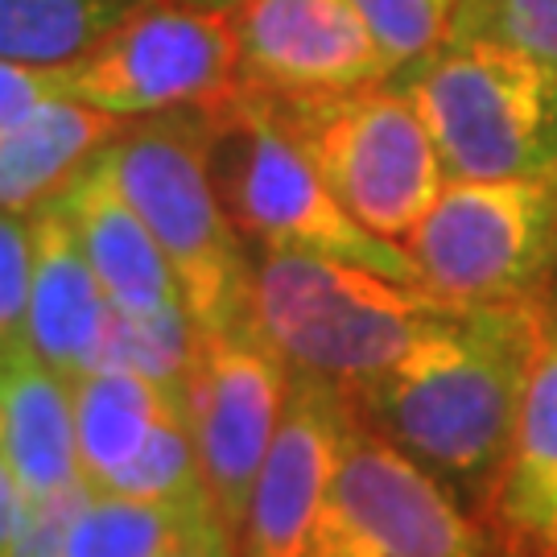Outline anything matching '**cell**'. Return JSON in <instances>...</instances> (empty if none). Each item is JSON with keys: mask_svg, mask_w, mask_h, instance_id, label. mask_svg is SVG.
Listing matches in <instances>:
<instances>
[{"mask_svg": "<svg viewBox=\"0 0 557 557\" xmlns=\"http://www.w3.org/2000/svg\"><path fill=\"white\" fill-rule=\"evenodd\" d=\"M554 314L541 301H467L384 376L347 393L363 425L418 458L462 504L496 499Z\"/></svg>", "mask_w": 557, "mask_h": 557, "instance_id": "6da1fadb", "label": "cell"}, {"mask_svg": "<svg viewBox=\"0 0 557 557\" xmlns=\"http://www.w3.org/2000/svg\"><path fill=\"white\" fill-rule=\"evenodd\" d=\"M467 301L425 285H400L343 260L260 252L252 269V322L294 372L356 393L397 368Z\"/></svg>", "mask_w": 557, "mask_h": 557, "instance_id": "7a4b0ae2", "label": "cell"}, {"mask_svg": "<svg viewBox=\"0 0 557 557\" xmlns=\"http://www.w3.org/2000/svg\"><path fill=\"white\" fill-rule=\"evenodd\" d=\"M100 161L161 244L199 335L252 319L257 264L211 178L202 108L124 120Z\"/></svg>", "mask_w": 557, "mask_h": 557, "instance_id": "3957f363", "label": "cell"}, {"mask_svg": "<svg viewBox=\"0 0 557 557\" xmlns=\"http://www.w3.org/2000/svg\"><path fill=\"white\" fill-rule=\"evenodd\" d=\"M202 116L215 190L239 236L260 244V252L343 260L400 285H421L409 248L368 232L335 199L264 91L239 83L227 100L207 103Z\"/></svg>", "mask_w": 557, "mask_h": 557, "instance_id": "277c9868", "label": "cell"}, {"mask_svg": "<svg viewBox=\"0 0 557 557\" xmlns=\"http://www.w3.org/2000/svg\"><path fill=\"white\" fill-rule=\"evenodd\" d=\"M446 178H557V66L496 41H455L393 75Z\"/></svg>", "mask_w": 557, "mask_h": 557, "instance_id": "5b68a950", "label": "cell"}, {"mask_svg": "<svg viewBox=\"0 0 557 557\" xmlns=\"http://www.w3.org/2000/svg\"><path fill=\"white\" fill-rule=\"evenodd\" d=\"M269 103L335 199L368 232L393 244L418 232L446 186V170L425 120L397 83L269 96Z\"/></svg>", "mask_w": 557, "mask_h": 557, "instance_id": "8992f818", "label": "cell"}, {"mask_svg": "<svg viewBox=\"0 0 557 557\" xmlns=\"http://www.w3.org/2000/svg\"><path fill=\"white\" fill-rule=\"evenodd\" d=\"M405 248L442 298L541 301L557 269V178H446Z\"/></svg>", "mask_w": 557, "mask_h": 557, "instance_id": "52a82bcc", "label": "cell"}, {"mask_svg": "<svg viewBox=\"0 0 557 557\" xmlns=\"http://www.w3.org/2000/svg\"><path fill=\"white\" fill-rule=\"evenodd\" d=\"M239 87L232 13L149 0L79 62L66 66L71 100L116 120H149L227 100Z\"/></svg>", "mask_w": 557, "mask_h": 557, "instance_id": "ba28073f", "label": "cell"}, {"mask_svg": "<svg viewBox=\"0 0 557 557\" xmlns=\"http://www.w3.org/2000/svg\"><path fill=\"white\" fill-rule=\"evenodd\" d=\"M314 557H492V541L442 479L356 413Z\"/></svg>", "mask_w": 557, "mask_h": 557, "instance_id": "9c48e42d", "label": "cell"}, {"mask_svg": "<svg viewBox=\"0 0 557 557\" xmlns=\"http://www.w3.org/2000/svg\"><path fill=\"white\" fill-rule=\"evenodd\" d=\"M289 393V363L252 319L199 335L186 372V418L215 512L239 537L260 462L273 446Z\"/></svg>", "mask_w": 557, "mask_h": 557, "instance_id": "30bf717a", "label": "cell"}, {"mask_svg": "<svg viewBox=\"0 0 557 557\" xmlns=\"http://www.w3.org/2000/svg\"><path fill=\"white\" fill-rule=\"evenodd\" d=\"M351 425L356 405L338 384L289 368L281 425L239 529V557H314L322 508Z\"/></svg>", "mask_w": 557, "mask_h": 557, "instance_id": "8fae6325", "label": "cell"}, {"mask_svg": "<svg viewBox=\"0 0 557 557\" xmlns=\"http://www.w3.org/2000/svg\"><path fill=\"white\" fill-rule=\"evenodd\" d=\"M232 29L239 83L269 96L356 91L397 75L356 0H244Z\"/></svg>", "mask_w": 557, "mask_h": 557, "instance_id": "7c38bea8", "label": "cell"}, {"mask_svg": "<svg viewBox=\"0 0 557 557\" xmlns=\"http://www.w3.org/2000/svg\"><path fill=\"white\" fill-rule=\"evenodd\" d=\"M29 223H34V289H29L25 338L59 376L79 380L83 372L103 363L116 310L83 252L66 207L59 199L41 202Z\"/></svg>", "mask_w": 557, "mask_h": 557, "instance_id": "4fadbf2b", "label": "cell"}, {"mask_svg": "<svg viewBox=\"0 0 557 557\" xmlns=\"http://www.w3.org/2000/svg\"><path fill=\"white\" fill-rule=\"evenodd\" d=\"M54 199L66 207V215L75 223V236H79L83 252L91 260L116 314L149 319V314H161L170 306H186L161 244L145 227L137 207L120 195V186L112 182L100 153L87 161Z\"/></svg>", "mask_w": 557, "mask_h": 557, "instance_id": "5bb4252c", "label": "cell"}, {"mask_svg": "<svg viewBox=\"0 0 557 557\" xmlns=\"http://www.w3.org/2000/svg\"><path fill=\"white\" fill-rule=\"evenodd\" d=\"M0 455L25 499L59 496L83 483L71 380L29 343L0 351Z\"/></svg>", "mask_w": 557, "mask_h": 557, "instance_id": "9a60e30c", "label": "cell"}, {"mask_svg": "<svg viewBox=\"0 0 557 557\" xmlns=\"http://www.w3.org/2000/svg\"><path fill=\"white\" fill-rule=\"evenodd\" d=\"M120 124L124 120L62 96L0 128V211L34 215L116 137Z\"/></svg>", "mask_w": 557, "mask_h": 557, "instance_id": "2e32d148", "label": "cell"}, {"mask_svg": "<svg viewBox=\"0 0 557 557\" xmlns=\"http://www.w3.org/2000/svg\"><path fill=\"white\" fill-rule=\"evenodd\" d=\"M496 520L517 549L557 554V319L541 347L512 455L499 475Z\"/></svg>", "mask_w": 557, "mask_h": 557, "instance_id": "e0dca14e", "label": "cell"}, {"mask_svg": "<svg viewBox=\"0 0 557 557\" xmlns=\"http://www.w3.org/2000/svg\"><path fill=\"white\" fill-rule=\"evenodd\" d=\"M75 397V438H79L83 483H103L140 455L165 409L186 388H161L133 368H91L71 380Z\"/></svg>", "mask_w": 557, "mask_h": 557, "instance_id": "ac0fdd59", "label": "cell"}, {"mask_svg": "<svg viewBox=\"0 0 557 557\" xmlns=\"http://www.w3.org/2000/svg\"><path fill=\"white\" fill-rule=\"evenodd\" d=\"M149 0H0V59L71 66Z\"/></svg>", "mask_w": 557, "mask_h": 557, "instance_id": "d6986e66", "label": "cell"}, {"mask_svg": "<svg viewBox=\"0 0 557 557\" xmlns=\"http://www.w3.org/2000/svg\"><path fill=\"white\" fill-rule=\"evenodd\" d=\"M215 504H161L87 487L62 557H161Z\"/></svg>", "mask_w": 557, "mask_h": 557, "instance_id": "ffe728a7", "label": "cell"}, {"mask_svg": "<svg viewBox=\"0 0 557 557\" xmlns=\"http://www.w3.org/2000/svg\"><path fill=\"white\" fill-rule=\"evenodd\" d=\"M96 487L133 499H161V504H215L207 492V479H202L195 430L186 418V397H178L165 409V418L140 446V455Z\"/></svg>", "mask_w": 557, "mask_h": 557, "instance_id": "44dd1931", "label": "cell"}, {"mask_svg": "<svg viewBox=\"0 0 557 557\" xmlns=\"http://www.w3.org/2000/svg\"><path fill=\"white\" fill-rule=\"evenodd\" d=\"M195 347H199V326L186 306H170L149 319L116 314L100 368H133L140 376L158 380L161 388H186Z\"/></svg>", "mask_w": 557, "mask_h": 557, "instance_id": "7402d4cb", "label": "cell"}, {"mask_svg": "<svg viewBox=\"0 0 557 557\" xmlns=\"http://www.w3.org/2000/svg\"><path fill=\"white\" fill-rule=\"evenodd\" d=\"M455 41H496L557 66V0H458Z\"/></svg>", "mask_w": 557, "mask_h": 557, "instance_id": "603a6c76", "label": "cell"}, {"mask_svg": "<svg viewBox=\"0 0 557 557\" xmlns=\"http://www.w3.org/2000/svg\"><path fill=\"white\" fill-rule=\"evenodd\" d=\"M356 9L376 34L393 71H405L446 41L458 0H356Z\"/></svg>", "mask_w": 557, "mask_h": 557, "instance_id": "cb8c5ba5", "label": "cell"}, {"mask_svg": "<svg viewBox=\"0 0 557 557\" xmlns=\"http://www.w3.org/2000/svg\"><path fill=\"white\" fill-rule=\"evenodd\" d=\"M29 289H34V223L0 211V351L29 343Z\"/></svg>", "mask_w": 557, "mask_h": 557, "instance_id": "d4e9b609", "label": "cell"}, {"mask_svg": "<svg viewBox=\"0 0 557 557\" xmlns=\"http://www.w3.org/2000/svg\"><path fill=\"white\" fill-rule=\"evenodd\" d=\"M83 496H87V483L59 492V496L25 499L17 537L4 557H62V545H66V533H71V520L79 512Z\"/></svg>", "mask_w": 557, "mask_h": 557, "instance_id": "484cf974", "label": "cell"}, {"mask_svg": "<svg viewBox=\"0 0 557 557\" xmlns=\"http://www.w3.org/2000/svg\"><path fill=\"white\" fill-rule=\"evenodd\" d=\"M71 96L66 66H34V62L0 59V128L25 120L34 108Z\"/></svg>", "mask_w": 557, "mask_h": 557, "instance_id": "4316f807", "label": "cell"}, {"mask_svg": "<svg viewBox=\"0 0 557 557\" xmlns=\"http://www.w3.org/2000/svg\"><path fill=\"white\" fill-rule=\"evenodd\" d=\"M236 533L223 524L220 512L199 517L161 557H239Z\"/></svg>", "mask_w": 557, "mask_h": 557, "instance_id": "83f0119b", "label": "cell"}, {"mask_svg": "<svg viewBox=\"0 0 557 557\" xmlns=\"http://www.w3.org/2000/svg\"><path fill=\"white\" fill-rule=\"evenodd\" d=\"M21 508H25V492H21L17 475L9 471V462L0 455V557L9 554V545L17 537Z\"/></svg>", "mask_w": 557, "mask_h": 557, "instance_id": "f1b7e54d", "label": "cell"}, {"mask_svg": "<svg viewBox=\"0 0 557 557\" xmlns=\"http://www.w3.org/2000/svg\"><path fill=\"white\" fill-rule=\"evenodd\" d=\"M174 4H190V9H211V13H232L244 0H174Z\"/></svg>", "mask_w": 557, "mask_h": 557, "instance_id": "f546056e", "label": "cell"}, {"mask_svg": "<svg viewBox=\"0 0 557 557\" xmlns=\"http://www.w3.org/2000/svg\"><path fill=\"white\" fill-rule=\"evenodd\" d=\"M554 557H557V554H554Z\"/></svg>", "mask_w": 557, "mask_h": 557, "instance_id": "4dcf8cb0", "label": "cell"}]
</instances>
